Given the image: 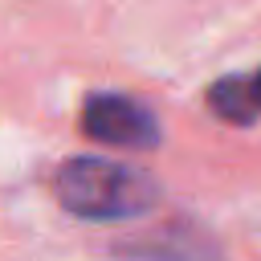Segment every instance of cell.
Wrapping results in <instances>:
<instances>
[{
    "instance_id": "cell-1",
    "label": "cell",
    "mask_w": 261,
    "mask_h": 261,
    "mask_svg": "<svg viewBox=\"0 0 261 261\" xmlns=\"http://www.w3.org/2000/svg\"><path fill=\"white\" fill-rule=\"evenodd\" d=\"M57 200L82 220H126L155 208L159 188L139 167L98 155H77L57 171Z\"/></svg>"
},
{
    "instance_id": "cell-3",
    "label": "cell",
    "mask_w": 261,
    "mask_h": 261,
    "mask_svg": "<svg viewBox=\"0 0 261 261\" xmlns=\"http://www.w3.org/2000/svg\"><path fill=\"white\" fill-rule=\"evenodd\" d=\"M237 86H241V98H245L249 118H257V114H261V69H257L253 77H237Z\"/></svg>"
},
{
    "instance_id": "cell-2",
    "label": "cell",
    "mask_w": 261,
    "mask_h": 261,
    "mask_svg": "<svg viewBox=\"0 0 261 261\" xmlns=\"http://www.w3.org/2000/svg\"><path fill=\"white\" fill-rule=\"evenodd\" d=\"M82 130L98 143H110V147H135V151H147L159 143V122L155 114L126 98V94H94L86 98L82 106Z\"/></svg>"
}]
</instances>
